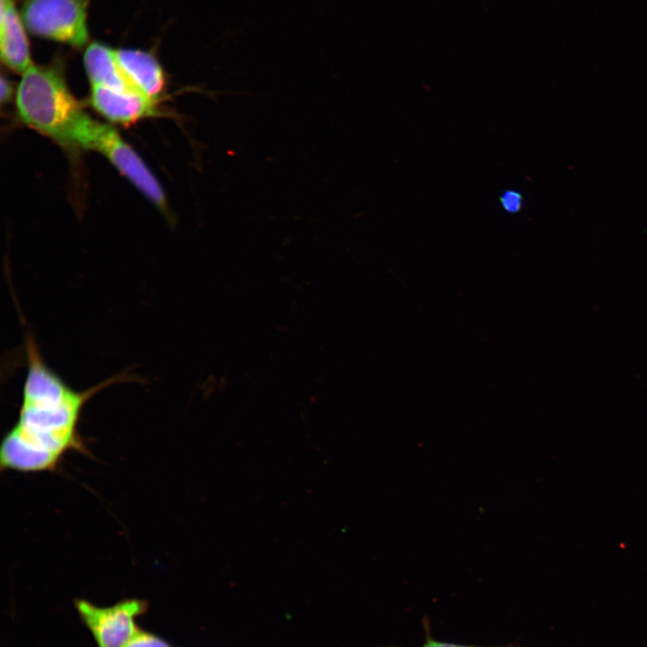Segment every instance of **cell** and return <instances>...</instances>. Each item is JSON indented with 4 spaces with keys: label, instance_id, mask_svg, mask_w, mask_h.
Segmentation results:
<instances>
[{
    "label": "cell",
    "instance_id": "obj_1",
    "mask_svg": "<svg viewBox=\"0 0 647 647\" xmlns=\"http://www.w3.org/2000/svg\"><path fill=\"white\" fill-rule=\"evenodd\" d=\"M25 355L21 405L1 442L0 468L25 474L55 471L67 453H89L78 429L87 402L129 377L116 375L79 391L46 364L30 333L25 337Z\"/></svg>",
    "mask_w": 647,
    "mask_h": 647
},
{
    "label": "cell",
    "instance_id": "obj_2",
    "mask_svg": "<svg viewBox=\"0 0 647 647\" xmlns=\"http://www.w3.org/2000/svg\"><path fill=\"white\" fill-rule=\"evenodd\" d=\"M16 105L23 122L66 146H74L87 116L53 66H31L22 74Z\"/></svg>",
    "mask_w": 647,
    "mask_h": 647
},
{
    "label": "cell",
    "instance_id": "obj_3",
    "mask_svg": "<svg viewBox=\"0 0 647 647\" xmlns=\"http://www.w3.org/2000/svg\"><path fill=\"white\" fill-rule=\"evenodd\" d=\"M75 146L101 152L149 199L164 207V192L155 178L114 129L88 116L75 135Z\"/></svg>",
    "mask_w": 647,
    "mask_h": 647
},
{
    "label": "cell",
    "instance_id": "obj_4",
    "mask_svg": "<svg viewBox=\"0 0 647 647\" xmlns=\"http://www.w3.org/2000/svg\"><path fill=\"white\" fill-rule=\"evenodd\" d=\"M22 16L39 37L82 47L88 40L87 0H24Z\"/></svg>",
    "mask_w": 647,
    "mask_h": 647
},
{
    "label": "cell",
    "instance_id": "obj_5",
    "mask_svg": "<svg viewBox=\"0 0 647 647\" xmlns=\"http://www.w3.org/2000/svg\"><path fill=\"white\" fill-rule=\"evenodd\" d=\"M74 605L97 647H124L139 630L137 617L148 610V603L138 598H126L109 607L77 598Z\"/></svg>",
    "mask_w": 647,
    "mask_h": 647
},
{
    "label": "cell",
    "instance_id": "obj_6",
    "mask_svg": "<svg viewBox=\"0 0 647 647\" xmlns=\"http://www.w3.org/2000/svg\"><path fill=\"white\" fill-rule=\"evenodd\" d=\"M91 101L100 113L120 123L156 113L155 102L143 94L117 92L98 84H93Z\"/></svg>",
    "mask_w": 647,
    "mask_h": 647
},
{
    "label": "cell",
    "instance_id": "obj_7",
    "mask_svg": "<svg viewBox=\"0 0 647 647\" xmlns=\"http://www.w3.org/2000/svg\"><path fill=\"white\" fill-rule=\"evenodd\" d=\"M0 51L3 62L24 73L32 65L28 39L14 0H1Z\"/></svg>",
    "mask_w": 647,
    "mask_h": 647
},
{
    "label": "cell",
    "instance_id": "obj_8",
    "mask_svg": "<svg viewBox=\"0 0 647 647\" xmlns=\"http://www.w3.org/2000/svg\"><path fill=\"white\" fill-rule=\"evenodd\" d=\"M84 62L93 84L117 92L143 94L122 70L115 50L99 42L90 44L85 50Z\"/></svg>",
    "mask_w": 647,
    "mask_h": 647
},
{
    "label": "cell",
    "instance_id": "obj_9",
    "mask_svg": "<svg viewBox=\"0 0 647 647\" xmlns=\"http://www.w3.org/2000/svg\"><path fill=\"white\" fill-rule=\"evenodd\" d=\"M116 58L122 70L146 97L156 102L161 93L164 78L156 58L148 52L137 49L115 50Z\"/></svg>",
    "mask_w": 647,
    "mask_h": 647
},
{
    "label": "cell",
    "instance_id": "obj_10",
    "mask_svg": "<svg viewBox=\"0 0 647 647\" xmlns=\"http://www.w3.org/2000/svg\"><path fill=\"white\" fill-rule=\"evenodd\" d=\"M124 647H172L160 636L146 631L138 630Z\"/></svg>",
    "mask_w": 647,
    "mask_h": 647
},
{
    "label": "cell",
    "instance_id": "obj_11",
    "mask_svg": "<svg viewBox=\"0 0 647 647\" xmlns=\"http://www.w3.org/2000/svg\"><path fill=\"white\" fill-rule=\"evenodd\" d=\"M499 202L506 213L515 215L523 208L524 196L518 191L507 189L500 195Z\"/></svg>",
    "mask_w": 647,
    "mask_h": 647
},
{
    "label": "cell",
    "instance_id": "obj_12",
    "mask_svg": "<svg viewBox=\"0 0 647 647\" xmlns=\"http://www.w3.org/2000/svg\"><path fill=\"white\" fill-rule=\"evenodd\" d=\"M421 647H478L470 645H461L449 643L438 642L432 639L429 634H427L426 642Z\"/></svg>",
    "mask_w": 647,
    "mask_h": 647
},
{
    "label": "cell",
    "instance_id": "obj_13",
    "mask_svg": "<svg viewBox=\"0 0 647 647\" xmlns=\"http://www.w3.org/2000/svg\"><path fill=\"white\" fill-rule=\"evenodd\" d=\"M12 93L11 84L4 76L1 77V101L4 102L9 99Z\"/></svg>",
    "mask_w": 647,
    "mask_h": 647
}]
</instances>
